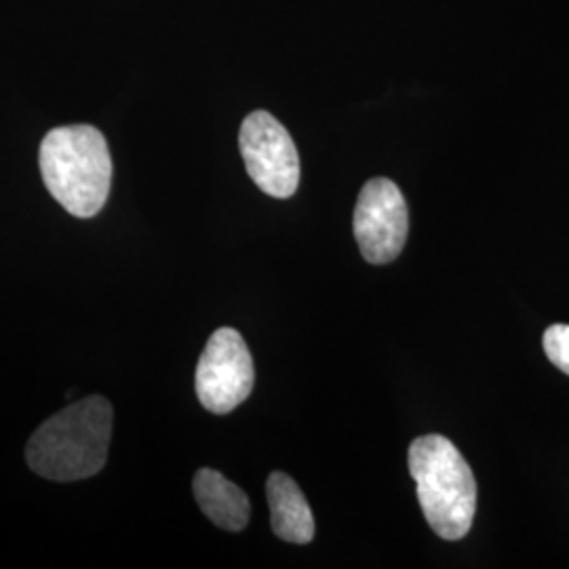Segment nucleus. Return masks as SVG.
<instances>
[{
    "instance_id": "1",
    "label": "nucleus",
    "mask_w": 569,
    "mask_h": 569,
    "mask_svg": "<svg viewBox=\"0 0 569 569\" xmlns=\"http://www.w3.org/2000/svg\"><path fill=\"white\" fill-rule=\"evenodd\" d=\"M114 411L100 395L61 409L30 437L26 462L42 479L72 483L98 475L108 460Z\"/></svg>"
},
{
    "instance_id": "2",
    "label": "nucleus",
    "mask_w": 569,
    "mask_h": 569,
    "mask_svg": "<svg viewBox=\"0 0 569 569\" xmlns=\"http://www.w3.org/2000/svg\"><path fill=\"white\" fill-rule=\"evenodd\" d=\"M42 182L49 194L74 218H93L112 186V157L100 129L68 124L51 129L39 152Z\"/></svg>"
},
{
    "instance_id": "3",
    "label": "nucleus",
    "mask_w": 569,
    "mask_h": 569,
    "mask_svg": "<svg viewBox=\"0 0 569 569\" xmlns=\"http://www.w3.org/2000/svg\"><path fill=\"white\" fill-rule=\"evenodd\" d=\"M409 470L428 526L443 540H462L477 510V481L465 456L441 435L418 437Z\"/></svg>"
},
{
    "instance_id": "4",
    "label": "nucleus",
    "mask_w": 569,
    "mask_h": 569,
    "mask_svg": "<svg viewBox=\"0 0 569 569\" xmlns=\"http://www.w3.org/2000/svg\"><path fill=\"white\" fill-rule=\"evenodd\" d=\"M244 167L253 183L274 199H289L300 186V157L289 131L264 110L251 112L239 133Z\"/></svg>"
},
{
    "instance_id": "5",
    "label": "nucleus",
    "mask_w": 569,
    "mask_h": 569,
    "mask_svg": "<svg viewBox=\"0 0 569 569\" xmlns=\"http://www.w3.org/2000/svg\"><path fill=\"white\" fill-rule=\"evenodd\" d=\"M256 385V369L243 336L232 329H218L204 346L197 366V397L201 406L224 416L243 403Z\"/></svg>"
},
{
    "instance_id": "6",
    "label": "nucleus",
    "mask_w": 569,
    "mask_h": 569,
    "mask_svg": "<svg viewBox=\"0 0 569 569\" xmlns=\"http://www.w3.org/2000/svg\"><path fill=\"white\" fill-rule=\"evenodd\" d=\"M352 228L369 264L397 260L409 232V211L399 186L387 178L369 180L355 207Z\"/></svg>"
},
{
    "instance_id": "7",
    "label": "nucleus",
    "mask_w": 569,
    "mask_h": 569,
    "mask_svg": "<svg viewBox=\"0 0 569 569\" xmlns=\"http://www.w3.org/2000/svg\"><path fill=\"white\" fill-rule=\"evenodd\" d=\"M266 496L272 531L284 542L308 545L315 538V517L298 483L284 472H272Z\"/></svg>"
},
{
    "instance_id": "8",
    "label": "nucleus",
    "mask_w": 569,
    "mask_h": 569,
    "mask_svg": "<svg viewBox=\"0 0 569 569\" xmlns=\"http://www.w3.org/2000/svg\"><path fill=\"white\" fill-rule=\"evenodd\" d=\"M194 498L204 515L226 531H241L251 517V505L243 489L230 483L224 475L201 468L192 481Z\"/></svg>"
},
{
    "instance_id": "9",
    "label": "nucleus",
    "mask_w": 569,
    "mask_h": 569,
    "mask_svg": "<svg viewBox=\"0 0 569 569\" xmlns=\"http://www.w3.org/2000/svg\"><path fill=\"white\" fill-rule=\"evenodd\" d=\"M545 352L550 363L569 376V326H550L545 333Z\"/></svg>"
}]
</instances>
